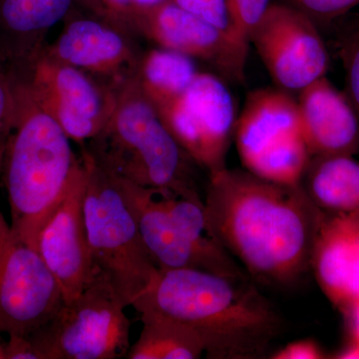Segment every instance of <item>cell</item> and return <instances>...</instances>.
I'll return each mask as SVG.
<instances>
[{
	"instance_id": "6da1fadb",
	"label": "cell",
	"mask_w": 359,
	"mask_h": 359,
	"mask_svg": "<svg viewBox=\"0 0 359 359\" xmlns=\"http://www.w3.org/2000/svg\"><path fill=\"white\" fill-rule=\"evenodd\" d=\"M204 204L214 237L257 280L287 285L311 268L325 212L302 185L226 168L209 176Z\"/></svg>"
},
{
	"instance_id": "7a4b0ae2",
	"label": "cell",
	"mask_w": 359,
	"mask_h": 359,
	"mask_svg": "<svg viewBox=\"0 0 359 359\" xmlns=\"http://www.w3.org/2000/svg\"><path fill=\"white\" fill-rule=\"evenodd\" d=\"M131 306L192 328L210 358H256L282 327L275 309L245 278L202 269H159Z\"/></svg>"
},
{
	"instance_id": "3957f363",
	"label": "cell",
	"mask_w": 359,
	"mask_h": 359,
	"mask_svg": "<svg viewBox=\"0 0 359 359\" xmlns=\"http://www.w3.org/2000/svg\"><path fill=\"white\" fill-rule=\"evenodd\" d=\"M13 79L16 119L1 175L11 207V231L35 250L40 229L83 170L84 161L25 84L20 78Z\"/></svg>"
},
{
	"instance_id": "277c9868",
	"label": "cell",
	"mask_w": 359,
	"mask_h": 359,
	"mask_svg": "<svg viewBox=\"0 0 359 359\" xmlns=\"http://www.w3.org/2000/svg\"><path fill=\"white\" fill-rule=\"evenodd\" d=\"M82 149L111 173L136 185L200 197L195 163L168 130L135 75L116 87L109 120Z\"/></svg>"
},
{
	"instance_id": "5b68a950",
	"label": "cell",
	"mask_w": 359,
	"mask_h": 359,
	"mask_svg": "<svg viewBox=\"0 0 359 359\" xmlns=\"http://www.w3.org/2000/svg\"><path fill=\"white\" fill-rule=\"evenodd\" d=\"M86 169L83 214L92 273L103 276L128 308L159 269L142 241L121 182L81 149Z\"/></svg>"
},
{
	"instance_id": "8992f818",
	"label": "cell",
	"mask_w": 359,
	"mask_h": 359,
	"mask_svg": "<svg viewBox=\"0 0 359 359\" xmlns=\"http://www.w3.org/2000/svg\"><path fill=\"white\" fill-rule=\"evenodd\" d=\"M126 309L110 283L92 273L75 299L65 302L46 325L25 337L37 359L126 358L131 346V321Z\"/></svg>"
},
{
	"instance_id": "52a82bcc",
	"label": "cell",
	"mask_w": 359,
	"mask_h": 359,
	"mask_svg": "<svg viewBox=\"0 0 359 359\" xmlns=\"http://www.w3.org/2000/svg\"><path fill=\"white\" fill-rule=\"evenodd\" d=\"M13 75L81 149L100 133L114 108L116 87L52 58L44 49L25 69Z\"/></svg>"
},
{
	"instance_id": "ba28073f",
	"label": "cell",
	"mask_w": 359,
	"mask_h": 359,
	"mask_svg": "<svg viewBox=\"0 0 359 359\" xmlns=\"http://www.w3.org/2000/svg\"><path fill=\"white\" fill-rule=\"evenodd\" d=\"M155 108L197 166L209 176L226 169L237 119L233 96L218 76L198 72L182 93Z\"/></svg>"
},
{
	"instance_id": "9c48e42d",
	"label": "cell",
	"mask_w": 359,
	"mask_h": 359,
	"mask_svg": "<svg viewBox=\"0 0 359 359\" xmlns=\"http://www.w3.org/2000/svg\"><path fill=\"white\" fill-rule=\"evenodd\" d=\"M278 88L301 92L325 77L330 56L318 25L283 2H271L250 35Z\"/></svg>"
},
{
	"instance_id": "30bf717a",
	"label": "cell",
	"mask_w": 359,
	"mask_h": 359,
	"mask_svg": "<svg viewBox=\"0 0 359 359\" xmlns=\"http://www.w3.org/2000/svg\"><path fill=\"white\" fill-rule=\"evenodd\" d=\"M134 32L159 48L209 63L230 79L242 81L245 76L250 44L172 0L139 6Z\"/></svg>"
},
{
	"instance_id": "8fae6325",
	"label": "cell",
	"mask_w": 359,
	"mask_h": 359,
	"mask_svg": "<svg viewBox=\"0 0 359 359\" xmlns=\"http://www.w3.org/2000/svg\"><path fill=\"white\" fill-rule=\"evenodd\" d=\"M65 304L58 280L39 252L11 230L0 247V332L32 334Z\"/></svg>"
},
{
	"instance_id": "7c38bea8",
	"label": "cell",
	"mask_w": 359,
	"mask_h": 359,
	"mask_svg": "<svg viewBox=\"0 0 359 359\" xmlns=\"http://www.w3.org/2000/svg\"><path fill=\"white\" fill-rule=\"evenodd\" d=\"M44 50L52 58L117 87L136 74L142 52L134 36L76 7Z\"/></svg>"
},
{
	"instance_id": "4fadbf2b",
	"label": "cell",
	"mask_w": 359,
	"mask_h": 359,
	"mask_svg": "<svg viewBox=\"0 0 359 359\" xmlns=\"http://www.w3.org/2000/svg\"><path fill=\"white\" fill-rule=\"evenodd\" d=\"M85 178L84 164L35 242V250L58 280L65 302L82 292L92 275L83 214Z\"/></svg>"
},
{
	"instance_id": "5bb4252c",
	"label": "cell",
	"mask_w": 359,
	"mask_h": 359,
	"mask_svg": "<svg viewBox=\"0 0 359 359\" xmlns=\"http://www.w3.org/2000/svg\"><path fill=\"white\" fill-rule=\"evenodd\" d=\"M118 178L138 224L144 245L158 269H202L231 278H245L243 271L217 261L184 233L168 211L162 193Z\"/></svg>"
},
{
	"instance_id": "9a60e30c",
	"label": "cell",
	"mask_w": 359,
	"mask_h": 359,
	"mask_svg": "<svg viewBox=\"0 0 359 359\" xmlns=\"http://www.w3.org/2000/svg\"><path fill=\"white\" fill-rule=\"evenodd\" d=\"M299 128L311 157L351 154L359 149V119L346 93L327 77L299 92Z\"/></svg>"
},
{
	"instance_id": "2e32d148",
	"label": "cell",
	"mask_w": 359,
	"mask_h": 359,
	"mask_svg": "<svg viewBox=\"0 0 359 359\" xmlns=\"http://www.w3.org/2000/svg\"><path fill=\"white\" fill-rule=\"evenodd\" d=\"M76 7V0H0V65L11 73L25 69Z\"/></svg>"
},
{
	"instance_id": "e0dca14e",
	"label": "cell",
	"mask_w": 359,
	"mask_h": 359,
	"mask_svg": "<svg viewBox=\"0 0 359 359\" xmlns=\"http://www.w3.org/2000/svg\"><path fill=\"white\" fill-rule=\"evenodd\" d=\"M311 268L320 289L342 313L359 301V255L349 214H325Z\"/></svg>"
},
{
	"instance_id": "ac0fdd59",
	"label": "cell",
	"mask_w": 359,
	"mask_h": 359,
	"mask_svg": "<svg viewBox=\"0 0 359 359\" xmlns=\"http://www.w3.org/2000/svg\"><path fill=\"white\" fill-rule=\"evenodd\" d=\"M301 131L297 99L280 88L252 91L236 121V146L243 165L264 149Z\"/></svg>"
},
{
	"instance_id": "d6986e66",
	"label": "cell",
	"mask_w": 359,
	"mask_h": 359,
	"mask_svg": "<svg viewBox=\"0 0 359 359\" xmlns=\"http://www.w3.org/2000/svg\"><path fill=\"white\" fill-rule=\"evenodd\" d=\"M301 185L325 214L359 211V161L353 155L311 157Z\"/></svg>"
},
{
	"instance_id": "ffe728a7",
	"label": "cell",
	"mask_w": 359,
	"mask_h": 359,
	"mask_svg": "<svg viewBox=\"0 0 359 359\" xmlns=\"http://www.w3.org/2000/svg\"><path fill=\"white\" fill-rule=\"evenodd\" d=\"M139 314L143 327L127 358L196 359L205 354L204 342L192 328L161 314Z\"/></svg>"
},
{
	"instance_id": "44dd1931",
	"label": "cell",
	"mask_w": 359,
	"mask_h": 359,
	"mask_svg": "<svg viewBox=\"0 0 359 359\" xmlns=\"http://www.w3.org/2000/svg\"><path fill=\"white\" fill-rule=\"evenodd\" d=\"M198 72L192 58L157 48L142 52L135 76L151 103L159 107L182 93Z\"/></svg>"
},
{
	"instance_id": "7402d4cb",
	"label": "cell",
	"mask_w": 359,
	"mask_h": 359,
	"mask_svg": "<svg viewBox=\"0 0 359 359\" xmlns=\"http://www.w3.org/2000/svg\"><path fill=\"white\" fill-rule=\"evenodd\" d=\"M311 159L308 146L299 131L264 149L245 163L244 167L266 181L297 186L301 185Z\"/></svg>"
},
{
	"instance_id": "603a6c76",
	"label": "cell",
	"mask_w": 359,
	"mask_h": 359,
	"mask_svg": "<svg viewBox=\"0 0 359 359\" xmlns=\"http://www.w3.org/2000/svg\"><path fill=\"white\" fill-rule=\"evenodd\" d=\"M76 4L85 13L135 36V18L140 6L137 0H76Z\"/></svg>"
},
{
	"instance_id": "cb8c5ba5",
	"label": "cell",
	"mask_w": 359,
	"mask_h": 359,
	"mask_svg": "<svg viewBox=\"0 0 359 359\" xmlns=\"http://www.w3.org/2000/svg\"><path fill=\"white\" fill-rule=\"evenodd\" d=\"M16 119V92L13 75L0 65V174Z\"/></svg>"
},
{
	"instance_id": "d4e9b609",
	"label": "cell",
	"mask_w": 359,
	"mask_h": 359,
	"mask_svg": "<svg viewBox=\"0 0 359 359\" xmlns=\"http://www.w3.org/2000/svg\"><path fill=\"white\" fill-rule=\"evenodd\" d=\"M231 27L233 32L250 44V32L254 29L266 9L271 0H226Z\"/></svg>"
},
{
	"instance_id": "484cf974",
	"label": "cell",
	"mask_w": 359,
	"mask_h": 359,
	"mask_svg": "<svg viewBox=\"0 0 359 359\" xmlns=\"http://www.w3.org/2000/svg\"><path fill=\"white\" fill-rule=\"evenodd\" d=\"M280 2L306 14L316 25L320 21L339 18L359 4V0H280Z\"/></svg>"
},
{
	"instance_id": "4316f807",
	"label": "cell",
	"mask_w": 359,
	"mask_h": 359,
	"mask_svg": "<svg viewBox=\"0 0 359 359\" xmlns=\"http://www.w3.org/2000/svg\"><path fill=\"white\" fill-rule=\"evenodd\" d=\"M172 1L178 4L182 8L217 26L219 29L235 33L231 27L226 0H172Z\"/></svg>"
},
{
	"instance_id": "83f0119b",
	"label": "cell",
	"mask_w": 359,
	"mask_h": 359,
	"mask_svg": "<svg viewBox=\"0 0 359 359\" xmlns=\"http://www.w3.org/2000/svg\"><path fill=\"white\" fill-rule=\"evenodd\" d=\"M342 50L346 72V94L359 119V30L347 41Z\"/></svg>"
},
{
	"instance_id": "f1b7e54d",
	"label": "cell",
	"mask_w": 359,
	"mask_h": 359,
	"mask_svg": "<svg viewBox=\"0 0 359 359\" xmlns=\"http://www.w3.org/2000/svg\"><path fill=\"white\" fill-rule=\"evenodd\" d=\"M325 354L321 347L311 339H301L290 342L273 353L275 359H321Z\"/></svg>"
},
{
	"instance_id": "f546056e",
	"label": "cell",
	"mask_w": 359,
	"mask_h": 359,
	"mask_svg": "<svg viewBox=\"0 0 359 359\" xmlns=\"http://www.w3.org/2000/svg\"><path fill=\"white\" fill-rule=\"evenodd\" d=\"M344 314L348 318L351 342L359 346V301L351 304Z\"/></svg>"
},
{
	"instance_id": "4dcf8cb0",
	"label": "cell",
	"mask_w": 359,
	"mask_h": 359,
	"mask_svg": "<svg viewBox=\"0 0 359 359\" xmlns=\"http://www.w3.org/2000/svg\"><path fill=\"white\" fill-rule=\"evenodd\" d=\"M337 358L341 359H359V346L358 344L351 342L348 346L344 351H340L337 355Z\"/></svg>"
},
{
	"instance_id": "1f68e13d",
	"label": "cell",
	"mask_w": 359,
	"mask_h": 359,
	"mask_svg": "<svg viewBox=\"0 0 359 359\" xmlns=\"http://www.w3.org/2000/svg\"><path fill=\"white\" fill-rule=\"evenodd\" d=\"M11 230V224L7 223L6 219H4V215L0 212V247H1L4 238H6V236L8 235Z\"/></svg>"
},
{
	"instance_id": "d6a6232c",
	"label": "cell",
	"mask_w": 359,
	"mask_h": 359,
	"mask_svg": "<svg viewBox=\"0 0 359 359\" xmlns=\"http://www.w3.org/2000/svg\"><path fill=\"white\" fill-rule=\"evenodd\" d=\"M6 340L2 339V332H0V359L6 358Z\"/></svg>"
},
{
	"instance_id": "836d02e7",
	"label": "cell",
	"mask_w": 359,
	"mask_h": 359,
	"mask_svg": "<svg viewBox=\"0 0 359 359\" xmlns=\"http://www.w3.org/2000/svg\"><path fill=\"white\" fill-rule=\"evenodd\" d=\"M159 1H162V0H137L139 6H149V4H157Z\"/></svg>"
}]
</instances>
